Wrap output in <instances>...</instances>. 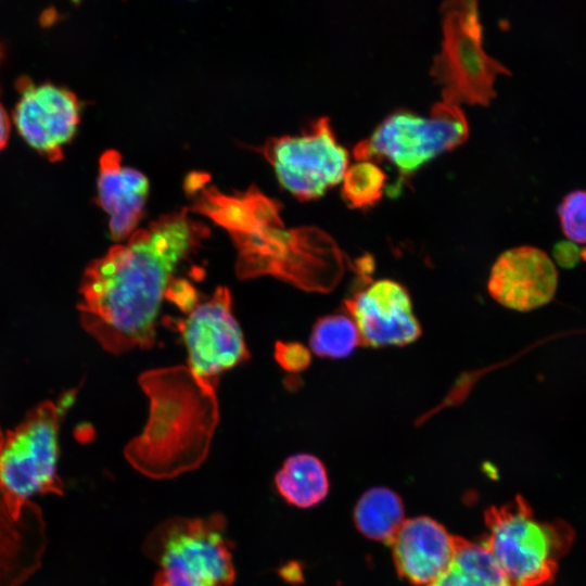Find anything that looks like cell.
Masks as SVG:
<instances>
[{
	"label": "cell",
	"mask_w": 586,
	"mask_h": 586,
	"mask_svg": "<svg viewBox=\"0 0 586 586\" xmlns=\"http://www.w3.org/2000/svg\"><path fill=\"white\" fill-rule=\"evenodd\" d=\"M209 229L182 208L135 230L86 268L79 286L84 329L118 355L155 343L156 318L179 264L206 239Z\"/></svg>",
	"instance_id": "6da1fadb"
},
{
	"label": "cell",
	"mask_w": 586,
	"mask_h": 586,
	"mask_svg": "<svg viewBox=\"0 0 586 586\" xmlns=\"http://www.w3.org/2000/svg\"><path fill=\"white\" fill-rule=\"evenodd\" d=\"M191 211L224 228L237 250L240 279L271 276L306 291L329 292L340 280L343 258L336 242L316 227L286 228L277 201L255 186L227 194L203 173L184 181Z\"/></svg>",
	"instance_id": "7a4b0ae2"
},
{
	"label": "cell",
	"mask_w": 586,
	"mask_h": 586,
	"mask_svg": "<svg viewBox=\"0 0 586 586\" xmlns=\"http://www.w3.org/2000/svg\"><path fill=\"white\" fill-rule=\"evenodd\" d=\"M216 384L189 367L171 366L140 374L149 397L148 422L124 448V456L144 476L173 479L206 459L219 421Z\"/></svg>",
	"instance_id": "3957f363"
},
{
	"label": "cell",
	"mask_w": 586,
	"mask_h": 586,
	"mask_svg": "<svg viewBox=\"0 0 586 586\" xmlns=\"http://www.w3.org/2000/svg\"><path fill=\"white\" fill-rule=\"evenodd\" d=\"M232 544L222 514L174 517L156 525L142 545L158 566L152 586H231Z\"/></svg>",
	"instance_id": "277c9868"
},
{
	"label": "cell",
	"mask_w": 586,
	"mask_h": 586,
	"mask_svg": "<svg viewBox=\"0 0 586 586\" xmlns=\"http://www.w3.org/2000/svg\"><path fill=\"white\" fill-rule=\"evenodd\" d=\"M62 409L50 400L30 409L0 441V491L16 519L37 506L31 498L63 494L58 474L59 421Z\"/></svg>",
	"instance_id": "5b68a950"
},
{
	"label": "cell",
	"mask_w": 586,
	"mask_h": 586,
	"mask_svg": "<svg viewBox=\"0 0 586 586\" xmlns=\"http://www.w3.org/2000/svg\"><path fill=\"white\" fill-rule=\"evenodd\" d=\"M485 523L488 535L483 545L518 586L551 582L573 542V530L565 522L538 521L521 496L486 510Z\"/></svg>",
	"instance_id": "8992f818"
},
{
	"label": "cell",
	"mask_w": 586,
	"mask_h": 586,
	"mask_svg": "<svg viewBox=\"0 0 586 586\" xmlns=\"http://www.w3.org/2000/svg\"><path fill=\"white\" fill-rule=\"evenodd\" d=\"M441 13L442 48L431 75L442 88V101L487 105L496 94V76L510 72L483 49L476 1H446Z\"/></svg>",
	"instance_id": "52a82bcc"
},
{
	"label": "cell",
	"mask_w": 586,
	"mask_h": 586,
	"mask_svg": "<svg viewBox=\"0 0 586 586\" xmlns=\"http://www.w3.org/2000/svg\"><path fill=\"white\" fill-rule=\"evenodd\" d=\"M468 135V120L460 106L441 101L424 116L402 111L388 115L370 137L355 145L353 154L357 161L386 158L402 175H410L461 144Z\"/></svg>",
	"instance_id": "ba28073f"
},
{
	"label": "cell",
	"mask_w": 586,
	"mask_h": 586,
	"mask_svg": "<svg viewBox=\"0 0 586 586\" xmlns=\"http://www.w3.org/2000/svg\"><path fill=\"white\" fill-rule=\"evenodd\" d=\"M262 153L280 184L304 201L341 182L348 167V152L337 142L328 117L318 118L302 135L269 139Z\"/></svg>",
	"instance_id": "9c48e42d"
},
{
	"label": "cell",
	"mask_w": 586,
	"mask_h": 586,
	"mask_svg": "<svg viewBox=\"0 0 586 586\" xmlns=\"http://www.w3.org/2000/svg\"><path fill=\"white\" fill-rule=\"evenodd\" d=\"M175 326L188 351L189 368L205 380L217 383L224 371L250 358L226 286H218L206 302L198 304Z\"/></svg>",
	"instance_id": "30bf717a"
},
{
	"label": "cell",
	"mask_w": 586,
	"mask_h": 586,
	"mask_svg": "<svg viewBox=\"0 0 586 586\" xmlns=\"http://www.w3.org/2000/svg\"><path fill=\"white\" fill-rule=\"evenodd\" d=\"M16 87L21 97L12 117L20 135L49 161H60L80 120L79 100L65 87L34 85L27 77H20Z\"/></svg>",
	"instance_id": "8fae6325"
},
{
	"label": "cell",
	"mask_w": 586,
	"mask_h": 586,
	"mask_svg": "<svg viewBox=\"0 0 586 586\" xmlns=\"http://www.w3.org/2000/svg\"><path fill=\"white\" fill-rule=\"evenodd\" d=\"M344 305L362 346H405L422 333L408 290L395 280H377L346 298Z\"/></svg>",
	"instance_id": "7c38bea8"
},
{
	"label": "cell",
	"mask_w": 586,
	"mask_h": 586,
	"mask_svg": "<svg viewBox=\"0 0 586 586\" xmlns=\"http://www.w3.org/2000/svg\"><path fill=\"white\" fill-rule=\"evenodd\" d=\"M558 271L540 249L522 245L504 252L487 281L491 296L500 305L528 311L549 303L557 290Z\"/></svg>",
	"instance_id": "4fadbf2b"
},
{
	"label": "cell",
	"mask_w": 586,
	"mask_h": 586,
	"mask_svg": "<svg viewBox=\"0 0 586 586\" xmlns=\"http://www.w3.org/2000/svg\"><path fill=\"white\" fill-rule=\"evenodd\" d=\"M390 546L398 574L428 586L451 563L455 536L435 520L418 517L404 521Z\"/></svg>",
	"instance_id": "5bb4252c"
},
{
	"label": "cell",
	"mask_w": 586,
	"mask_h": 586,
	"mask_svg": "<svg viewBox=\"0 0 586 586\" xmlns=\"http://www.w3.org/2000/svg\"><path fill=\"white\" fill-rule=\"evenodd\" d=\"M149 180L139 170L123 166L116 150H107L100 157L97 182V204L109 215L111 237L120 241L135 232L140 221L146 196Z\"/></svg>",
	"instance_id": "9a60e30c"
},
{
	"label": "cell",
	"mask_w": 586,
	"mask_h": 586,
	"mask_svg": "<svg viewBox=\"0 0 586 586\" xmlns=\"http://www.w3.org/2000/svg\"><path fill=\"white\" fill-rule=\"evenodd\" d=\"M3 433L0 429V441ZM47 545L42 513L37 507L16 519L0 491V586H21L41 565Z\"/></svg>",
	"instance_id": "2e32d148"
},
{
	"label": "cell",
	"mask_w": 586,
	"mask_h": 586,
	"mask_svg": "<svg viewBox=\"0 0 586 586\" xmlns=\"http://www.w3.org/2000/svg\"><path fill=\"white\" fill-rule=\"evenodd\" d=\"M428 586H518L482 544L455 536V553L447 570Z\"/></svg>",
	"instance_id": "e0dca14e"
},
{
	"label": "cell",
	"mask_w": 586,
	"mask_h": 586,
	"mask_svg": "<svg viewBox=\"0 0 586 586\" xmlns=\"http://www.w3.org/2000/svg\"><path fill=\"white\" fill-rule=\"evenodd\" d=\"M279 495L290 505L310 508L321 502L329 491L326 467L310 454L289 457L275 475Z\"/></svg>",
	"instance_id": "ac0fdd59"
},
{
	"label": "cell",
	"mask_w": 586,
	"mask_h": 586,
	"mask_svg": "<svg viewBox=\"0 0 586 586\" xmlns=\"http://www.w3.org/2000/svg\"><path fill=\"white\" fill-rule=\"evenodd\" d=\"M354 519L366 537L390 546L405 521L402 500L386 487L370 488L357 501Z\"/></svg>",
	"instance_id": "d6986e66"
},
{
	"label": "cell",
	"mask_w": 586,
	"mask_h": 586,
	"mask_svg": "<svg viewBox=\"0 0 586 586\" xmlns=\"http://www.w3.org/2000/svg\"><path fill=\"white\" fill-rule=\"evenodd\" d=\"M309 345L319 357L341 359L349 356L360 345L354 320L344 314H330L313 326Z\"/></svg>",
	"instance_id": "ffe728a7"
},
{
	"label": "cell",
	"mask_w": 586,
	"mask_h": 586,
	"mask_svg": "<svg viewBox=\"0 0 586 586\" xmlns=\"http://www.w3.org/2000/svg\"><path fill=\"white\" fill-rule=\"evenodd\" d=\"M385 174L373 161H358L347 167L342 179L344 200L356 208L378 202L383 193Z\"/></svg>",
	"instance_id": "44dd1931"
},
{
	"label": "cell",
	"mask_w": 586,
	"mask_h": 586,
	"mask_svg": "<svg viewBox=\"0 0 586 586\" xmlns=\"http://www.w3.org/2000/svg\"><path fill=\"white\" fill-rule=\"evenodd\" d=\"M562 232L573 243L586 244V190L569 192L558 206Z\"/></svg>",
	"instance_id": "7402d4cb"
},
{
	"label": "cell",
	"mask_w": 586,
	"mask_h": 586,
	"mask_svg": "<svg viewBox=\"0 0 586 586\" xmlns=\"http://www.w3.org/2000/svg\"><path fill=\"white\" fill-rule=\"evenodd\" d=\"M275 357L280 367L291 373L306 370L311 362L309 349L298 342H277Z\"/></svg>",
	"instance_id": "603a6c76"
},
{
	"label": "cell",
	"mask_w": 586,
	"mask_h": 586,
	"mask_svg": "<svg viewBox=\"0 0 586 586\" xmlns=\"http://www.w3.org/2000/svg\"><path fill=\"white\" fill-rule=\"evenodd\" d=\"M165 297L187 314L198 305L196 292L184 279H174L166 290Z\"/></svg>",
	"instance_id": "cb8c5ba5"
},
{
	"label": "cell",
	"mask_w": 586,
	"mask_h": 586,
	"mask_svg": "<svg viewBox=\"0 0 586 586\" xmlns=\"http://www.w3.org/2000/svg\"><path fill=\"white\" fill-rule=\"evenodd\" d=\"M552 255L559 266L571 269L577 265L581 250L571 241H560L555 244Z\"/></svg>",
	"instance_id": "d4e9b609"
},
{
	"label": "cell",
	"mask_w": 586,
	"mask_h": 586,
	"mask_svg": "<svg viewBox=\"0 0 586 586\" xmlns=\"http://www.w3.org/2000/svg\"><path fill=\"white\" fill-rule=\"evenodd\" d=\"M10 129V117L4 106L0 103V150H2L8 143Z\"/></svg>",
	"instance_id": "484cf974"
},
{
	"label": "cell",
	"mask_w": 586,
	"mask_h": 586,
	"mask_svg": "<svg viewBox=\"0 0 586 586\" xmlns=\"http://www.w3.org/2000/svg\"><path fill=\"white\" fill-rule=\"evenodd\" d=\"M280 576L289 583H295L302 579V571L295 563H289L280 569Z\"/></svg>",
	"instance_id": "4316f807"
},
{
	"label": "cell",
	"mask_w": 586,
	"mask_h": 586,
	"mask_svg": "<svg viewBox=\"0 0 586 586\" xmlns=\"http://www.w3.org/2000/svg\"><path fill=\"white\" fill-rule=\"evenodd\" d=\"M55 18H56V13L54 9L46 10L44 12H42V15L40 17L41 24L43 25H50L51 23L54 22Z\"/></svg>",
	"instance_id": "83f0119b"
},
{
	"label": "cell",
	"mask_w": 586,
	"mask_h": 586,
	"mask_svg": "<svg viewBox=\"0 0 586 586\" xmlns=\"http://www.w3.org/2000/svg\"><path fill=\"white\" fill-rule=\"evenodd\" d=\"M3 54H4V48H3V44L0 43V60L2 59Z\"/></svg>",
	"instance_id": "f1b7e54d"
},
{
	"label": "cell",
	"mask_w": 586,
	"mask_h": 586,
	"mask_svg": "<svg viewBox=\"0 0 586 586\" xmlns=\"http://www.w3.org/2000/svg\"><path fill=\"white\" fill-rule=\"evenodd\" d=\"M581 257H583L584 260L586 262V249L581 251Z\"/></svg>",
	"instance_id": "f546056e"
}]
</instances>
